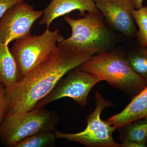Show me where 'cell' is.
<instances>
[{
	"label": "cell",
	"instance_id": "cell-5",
	"mask_svg": "<svg viewBox=\"0 0 147 147\" xmlns=\"http://www.w3.org/2000/svg\"><path fill=\"white\" fill-rule=\"evenodd\" d=\"M63 36L59 30L47 28L40 35H34L17 40L11 48L21 79L50 57Z\"/></svg>",
	"mask_w": 147,
	"mask_h": 147
},
{
	"label": "cell",
	"instance_id": "cell-13",
	"mask_svg": "<svg viewBox=\"0 0 147 147\" xmlns=\"http://www.w3.org/2000/svg\"><path fill=\"white\" fill-rule=\"evenodd\" d=\"M118 129L121 142H131L146 145L147 118L129 123Z\"/></svg>",
	"mask_w": 147,
	"mask_h": 147
},
{
	"label": "cell",
	"instance_id": "cell-20",
	"mask_svg": "<svg viewBox=\"0 0 147 147\" xmlns=\"http://www.w3.org/2000/svg\"><path fill=\"white\" fill-rule=\"evenodd\" d=\"M131 1L135 9H139L143 6V0H131Z\"/></svg>",
	"mask_w": 147,
	"mask_h": 147
},
{
	"label": "cell",
	"instance_id": "cell-19",
	"mask_svg": "<svg viewBox=\"0 0 147 147\" xmlns=\"http://www.w3.org/2000/svg\"><path fill=\"white\" fill-rule=\"evenodd\" d=\"M121 147H146L147 146L146 145L131 142H121Z\"/></svg>",
	"mask_w": 147,
	"mask_h": 147
},
{
	"label": "cell",
	"instance_id": "cell-3",
	"mask_svg": "<svg viewBox=\"0 0 147 147\" xmlns=\"http://www.w3.org/2000/svg\"><path fill=\"white\" fill-rule=\"evenodd\" d=\"M78 67L106 81L131 99L147 87L145 79L131 68L119 49L96 54Z\"/></svg>",
	"mask_w": 147,
	"mask_h": 147
},
{
	"label": "cell",
	"instance_id": "cell-7",
	"mask_svg": "<svg viewBox=\"0 0 147 147\" xmlns=\"http://www.w3.org/2000/svg\"><path fill=\"white\" fill-rule=\"evenodd\" d=\"M101 81L100 78L93 74L78 67L74 69L61 79L49 94L38 102L36 108H43L50 102L64 97L71 98L81 106H86L91 90Z\"/></svg>",
	"mask_w": 147,
	"mask_h": 147
},
{
	"label": "cell",
	"instance_id": "cell-1",
	"mask_svg": "<svg viewBox=\"0 0 147 147\" xmlns=\"http://www.w3.org/2000/svg\"><path fill=\"white\" fill-rule=\"evenodd\" d=\"M94 55L68 53L57 46L45 61L18 82L5 87L6 113H23L34 109L64 76L89 60Z\"/></svg>",
	"mask_w": 147,
	"mask_h": 147
},
{
	"label": "cell",
	"instance_id": "cell-12",
	"mask_svg": "<svg viewBox=\"0 0 147 147\" xmlns=\"http://www.w3.org/2000/svg\"><path fill=\"white\" fill-rule=\"evenodd\" d=\"M21 79L16 61L8 45L0 43V83L8 87Z\"/></svg>",
	"mask_w": 147,
	"mask_h": 147
},
{
	"label": "cell",
	"instance_id": "cell-10",
	"mask_svg": "<svg viewBox=\"0 0 147 147\" xmlns=\"http://www.w3.org/2000/svg\"><path fill=\"white\" fill-rule=\"evenodd\" d=\"M79 11V16L83 17L86 11L89 13L99 11L93 0H52L43 10L42 18L39 24L46 25L49 28L55 19L75 10Z\"/></svg>",
	"mask_w": 147,
	"mask_h": 147
},
{
	"label": "cell",
	"instance_id": "cell-8",
	"mask_svg": "<svg viewBox=\"0 0 147 147\" xmlns=\"http://www.w3.org/2000/svg\"><path fill=\"white\" fill-rule=\"evenodd\" d=\"M43 10H36L24 1L8 9L0 21V43L5 45L11 41L31 35L33 25L42 16Z\"/></svg>",
	"mask_w": 147,
	"mask_h": 147
},
{
	"label": "cell",
	"instance_id": "cell-18",
	"mask_svg": "<svg viewBox=\"0 0 147 147\" xmlns=\"http://www.w3.org/2000/svg\"><path fill=\"white\" fill-rule=\"evenodd\" d=\"M25 0H0V18L13 5Z\"/></svg>",
	"mask_w": 147,
	"mask_h": 147
},
{
	"label": "cell",
	"instance_id": "cell-14",
	"mask_svg": "<svg viewBox=\"0 0 147 147\" xmlns=\"http://www.w3.org/2000/svg\"><path fill=\"white\" fill-rule=\"evenodd\" d=\"M121 50L129 66L147 83V46Z\"/></svg>",
	"mask_w": 147,
	"mask_h": 147
},
{
	"label": "cell",
	"instance_id": "cell-4",
	"mask_svg": "<svg viewBox=\"0 0 147 147\" xmlns=\"http://www.w3.org/2000/svg\"><path fill=\"white\" fill-rule=\"evenodd\" d=\"M59 118L51 110L36 108L23 113H6L0 124V141L8 147L38 133L53 131Z\"/></svg>",
	"mask_w": 147,
	"mask_h": 147
},
{
	"label": "cell",
	"instance_id": "cell-15",
	"mask_svg": "<svg viewBox=\"0 0 147 147\" xmlns=\"http://www.w3.org/2000/svg\"><path fill=\"white\" fill-rule=\"evenodd\" d=\"M55 132L47 131L38 133L23 139L14 147H44L52 146L56 143Z\"/></svg>",
	"mask_w": 147,
	"mask_h": 147
},
{
	"label": "cell",
	"instance_id": "cell-2",
	"mask_svg": "<svg viewBox=\"0 0 147 147\" xmlns=\"http://www.w3.org/2000/svg\"><path fill=\"white\" fill-rule=\"evenodd\" d=\"M100 11L88 12L82 18L65 16L64 21L71 27V35L58 41L57 46L68 53L95 54L115 49L117 37L105 24Z\"/></svg>",
	"mask_w": 147,
	"mask_h": 147
},
{
	"label": "cell",
	"instance_id": "cell-16",
	"mask_svg": "<svg viewBox=\"0 0 147 147\" xmlns=\"http://www.w3.org/2000/svg\"><path fill=\"white\" fill-rule=\"evenodd\" d=\"M132 15L135 22L139 27L136 35V42L140 47L147 46V6L139 9H134Z\"/></svg>",
	"mask_w": 147,
	"mask_h": 147
},
{
	"label": "cell",
	"instance_id": "cell-17",
	"mask_svg": "<svg viewBox=\"0 0 147 147\" xmlns=\"http://www.w3.org/2000/svg\"><path fill=\"white\" fill-rule=\"evenodd\" d=\"M7 102L5 94V86L0 83V124L7 111Z\"/></svg>",
	"mask_w": 147,
	"mask_h": 147
},
{
	"label": "cell",
	"instance_id": "cell-9",
	"mask_svg": "<svg viewBox=\"0 0 147 147\" xmlns=\"http://www.w3.org/2000/svg\"><path fill=\"white\" fill-rule=\"evenodd\" d=\"M108 25L129 39L136 37L137 31L132 15L131 0H93Z\"/></svg>",
	"mask_w": 147,
	"mask_h": 147
},
{
	"label": "cell",
	"instance_id": "cell-11",
	"mask_svg": "<svg viewBox=\"0 0 147 147\" xmlns=\"http://www.w3.org/2000/svg\"><path fill=\"white\" fill-rule=\"evenodd\" d=\"M147 118V87L131 99L121 112L107 120L116 129L139 119Z\"/></svg>",
	"mask_w": 147,
	"mask_h": 147
},
{
	"label": "cell",
	"instance_id": "cell-6",
	"mask_svg": "<svg viewBox=\"0 0 147 147\" xmlns=\"http://www.w3.org/2000/svg\"><path fill=\"white\" fill-rule=\"evenodd\" d=\"M95 98V109L87 117L86 129L76 133H65L56 130V139H66L89 147H121V144L115 142L113 138V132L115 129L100 118L103 109L113 104L98 92H96Z\"/></svg>",
	"mask_w": 147,
	"mask_h": 147
}]
</instances>
